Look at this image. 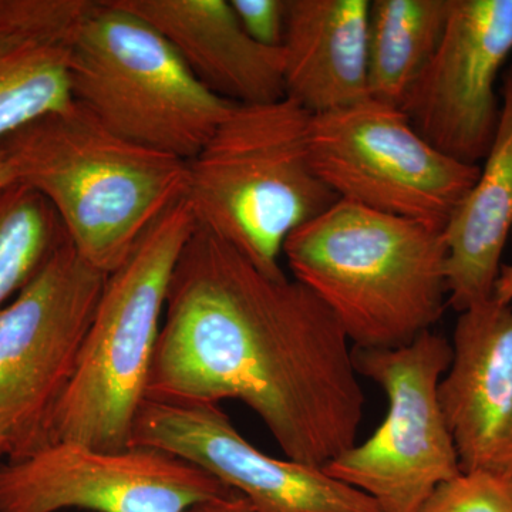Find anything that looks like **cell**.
<instances>
[{"mask_svg":"<svg viewBox=\"0 0 512 512\" xmlns=\"http://www.w3.org/2000/svg\"><path fill=\"white\" fill-rule=\"evenodd\" d=\"M106 279L67 238L0 309V441L8 461L55 443L57 409Z\"/></svg>","mask_w":512,"mask_h":512,"instance_id":"cell-7","label":"cell"},{"mask_svg":"<svg viewBox=\"0 0 512 512\" xmlns=\"http://www.w3.org/2000/svg\"><path fill=\"white\" fill-rule=\"evenodd\" d=\"M451 343L426 332L396 349H355L359 375L382 387L387 413L375 433L323 470L372 498L380 512H420L440 484L461 473L439 400Z\"/></svg>","mask_w":512,"mask_h":512,"instance_id":"cell-8","label":"cell"},{"mask_svg":"<svg viewBox=\"0 0 512 512\" xmlns=\"http://www.w3.org/2000/svg\"><path fill=\"white\" fill-rule=\"evenodd\" d=\"M187 512H254V510L244 497L234 493L194 505Z\"/></svg>","mask_w":512,"mask_h":512,"instance_id":"cell-23","label":"cell"},{"mask_svg":"<svg viewBox=\"0 0 512 512\" xmlns=\"http://www.w3.org/2000/svg\"><path fill=\"white\" fill-rule=\"evenodd\" d=\"M153 26L202 86L242 106L285 99L284 50L254 42L229 0H117Z\"/></svg>","mask_w":512,"mask_h":512,"instance_id":"cell-14","label":"cell"},{"mask_svg":"<svg viewBox=\"0 0 512 512\" xmlns=\"http://www.w3.org/2000/svg\"><path fill=\"white\" fill-rule=\"evenodd\" d=\"M195 228L184 198L107 275L76 375L57 409L55 441L103 451L131 446L134 421L147 397L168 288Z\"/></svg>","mask_w":512,"mask_h":512,"instance_id":"cell-5","label":"cell"},{"mask_svg":"<svg viewBox=\"0 0 512 512\" xmlns=\"http://www.w3.org/2000/svg\"><path fill=\"white\" fill-rule=\"evenodd\" d=\"M70 49L0 33V141L72 101Z\"/></svg>","mask_w":512,"mask_h":512,"instance_id":"cell-18","label":"cell"},{"mask_svg":"<svg viewBox=\"0 0 512 512\" xmlns=\"http://www.w3.org/2000/svg\"><path fill=\"white\" fill-rule=\"evenodd\" d=\"M282 255L355 349L410 345L447 306L444 228L427 222L338 200L295 229Z\"/></svg>","mask_w":512,"mask_h":512,"instance_id":"cell-3","label":"cell"},{"mask_svg":"<svg viewBox=\"0 0 512 512\" xmlns=\"http://www.w3.org/2000/svg\"><path fill=\"white\" fill-rule=\"evenodd\" d=\"M5 457V448H3L2 441H0V460Z\"/></svg>","mask_w":512,"mask_h":512,"instance_id":"cell-25","label":"cell"},{"mask_svg":"<svg viewBox=\"0 0 512 512\" xmlns=\"http://www.w3.org/2000/svg\"><path fill=\"white\" fill-rule=\"evenodd\" d=\"M309 156L339 200L441 228L480 175L427 143L399 107L372 99L312 116Z\"/></svg>","mask_w":512,"mask_h":512,"instance_id":"cell-9","label":"cell"},{"mask_svg":"<svg viewBox=\"0 0 512 512\" xmlns=\"http://www.w3.org/2000/svg\"><path fill=\"white\" fill-rule=\"evenodd\" d=\"M96 0H0V33L72 49Z\"/></svg>","mask_w":512,"mask_h":512,"instance_id":"cell-20","label":"cell"},{"mask_svg":"<svg viewBox=\"0 0 512 512\" xmlns=\"http://www.w3.org/2000/svg\"><path fill=\"white\" fill-rule=\"evenodd\" d=\"M420 512H512V480L485 471L440 484Z\"/></svg>","mask_w":512,"mask_h":512,"instance_id":"cell-21","label":"cell"},{"mask_svg":"<svg viewBox=\"0 0 512 512\" xmlns=\"http://www.w3.org/2000/svg\"><path fill=\"white\" fill-rule=\"evenodd\" d=\"M70 92L103 126L191 161L235 106L198 82L173 46L117 0H96L70 49Z\"/></svg>","mask_w":512,"mask_h":512,"instance_id":"cell-6","label":"cell"},{"mask_svg":"<svg viewBox=\"0 0 512 512\" xmlns=\"http://www.w3.org/2000/svg\"><path fill=\"white\" fill-rule=\"evenodd\" d=\"M439 400L461 473L512 480V308L494 298L458 316Z\"/></svg>","mask_w":512,"mask_h":512,"instance_id":"cell-13","label":"cell"},{"mask_svg":"<svg viewBox=\"0 0 512 512\" xmlns=\"http://www.w3.org/2000/svg\"><path fill=\"white\" fill-rule=\"evenodd\" d=\"M512 52V0H451L446 30L400 110L444 156L484 161L500 124L495 84Z\"/></svg>","mask_w":512,"mask_h":512,"instance_id":"cell-11","label":"cell"},{"mask_svg":"<svg viewBox=\"0 0 512 512\" xmlns=\"http://www.w3.org/2000/svg\"><path fill=\"white\" fill-rule=\"evenodd\" d=\"M15 184L49 202L87 264L109 275L188 188V161L103 126L77 101L0 141Z\"/></svg>","mask_w":512,"mask_h":512,"instance_id":"cell-2","label":"cell"},{"mask_svg":"<svg viewBox=\"0 0 512 512\" xmlns=\"http://www.w3.org/2000/svg\"><path fill=\"white\" fill-rule=\"evenodd\" d=\"M369 12L370 0H288V99L313 116L370 99Z\"/></svg>","mask_w":512,"mask_h":512,"instance_id":"cell-15","label":"cell"},{"mask_svg":"<svg viewBox=\"0 0 512 512\" xmlns=\"http://www.w3.org/2000/svg\"><path fill=\"white\" fill-rule=\"evenodd\" d=\"M67 239L56 212L25 185L0 188V309Z\"/></svg>","mask_w":512,"mask_h":512,"instance_id":"cell-19","label":"cell"},{"mask_svg":"<svg viewBox=\"0 0 512 512\" xmlns=\"http://www.w3.org/2000/svg\"><path fill=\"white\" fill-rule=\"evenodd\" d=\"M501 114L477 183L444 228L447 305L458 313L490 301L512 229V66L500 87Z\"/></svg>","mask_w":512,"mask_h":512,"instance_id":"cell-16","label":"cell"},{"mask_svg":"<svg viewBox=\"0 0 512 512\" xmlns=\"http://www.w3.org/2000/svg\"><path fill=\"white\" fill-rule=\"evenodd\" d=\"M493 298L503 305H511L512 302V265L501 266L500 275L494 286Z\"/></svg>","mask_w":512,"mask_h":512,"instance_id":"cell-24","label":"cell"},{"mask_svg":"<svg viewBox=\"0 0 512 512\" xmlns=\"http://www.w3.org/2000/svg\"><path fill=\"white\" fill-rule=\"evenodd\" d=\"M235 491L160 448L103 451L55 441L0 464V512H187Z\"/></svg>","mask_w":512,"mask_h":512,"instance_id":"cell-10","label":"cell"},{"mask_svg":"<svg viewBox=\"0 0 512 512\" xmlns=\"http://www.w3.org/2000/svg\"><path fill=\"white\" fill-rule=\"evenodd\" d=\"M312 116L288 97L235 104L188 161L185 201L198 227L271 276L285 275L289 235L339 200L312 167Z\"/></svg>","mask_w":512,"mask_h":512,"instance_id":"cell-4","label":"cell"},{"mask_svg":"<svg viewBox=\"0 0 512 512\" xmlns=\"http://www.w3.org/2000/svg\"><path fill=\"white\" fill-rule=\"evenodd\" d=\"M131 446L183 457L244 497L254 512H380L323 467L276 458L242 436L220 404L144 400Z\"/></svg>","mask_w":512,"mask_h":512,"instance_id":"cell-12","label":"cell"},{"mask_svg":"<svg viewBox=\"0 0 512 512\" xmlns=\"http://www.w3.org/2000/svg\"><path fill=\"white\" fill-rule=\"evenodd\" d=\"M352 343L315 293L197 225L175 265L146 399L238 400L285 457L325 467L365 413Z\"/></svg>","mask_w":512,"mask_h":512,"instance_id":"cell-1","label":"cell"},{"mask_svg":"<svg viewBox=\"0 0 512 512\" xmlns=\"http://www.w3.org/2000/svg\"><path fill=\"white\" fill-rule=\"evenodd\" d=\"M450 9L451 0L370 2V99L402 107L440 45Z\"/></svg>","mask_w":512,"mask_h":512,"instance_id":"cell-17","label":"cell"},{"mask_svg":"<svg viewBox=\"0 0 512 512\" xmlns=\"http://www.w3.org/2000/svg\"><path fill=\"white\" fill-rule=\"evenodd\" d=\"M239 25L259 45L282 49L288 0H229Z\"/></svg>","mask_w":512,"mask_h":512,"instance_id":"cell-22","label":"cell"}]
</instances>
